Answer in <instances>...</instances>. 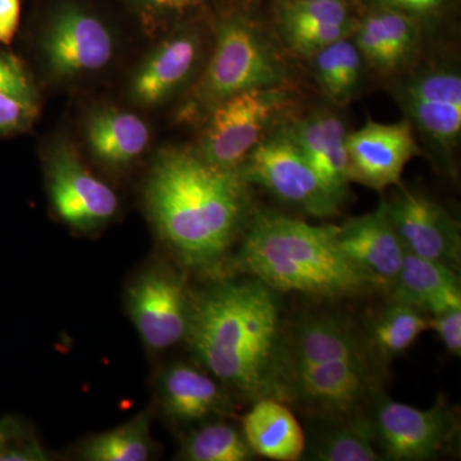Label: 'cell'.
Listing matches in <instances>:
<instances>
[{
  "label": "cell",
  "mask_w": 461,
  "mask_h": 461,
  "mask_svg": "<svg viewBox=\"0 0 461 461\" xmlns=\"http://www.w3.org/2000/svg\"><path fill=\"white\" fill-rule=\"evenodd\" d=\"M284 323L262 281H227L194 300L186 339L203 366L249 402L278 396Z\"/></svg>",
  "instance_id": "obj_1"
},
{
  "label": "cell",
  "mask_w": 461,
  "mask_h": 461,
  "mask_svg": "<svg viewBox=\"0 0 461 461\" xmlns=\"http://www.w3.org/2000/svg\"><path fill=\"white\" fill-rule=\"evenodd\" d=\"M147 203L160 235L189 267L218 262L251 217L249 184L240 169L212 165L185 149L158 158Z\"/></svg>",
  "instance_id": "obj_2"
},
{
  "label": "cell",
  "mask_w": 461,
  "mask_h": 461,
  "mask_svg": "<svg viewBox=\"0 0 461 461\" xmlns=\"http://www.w3.org/2000/svg\"><path fill=\"white\" fill-rule=\"evenodd\" d=\"M382 369L342 315L312 312L282 330L278 396L313 420L364 414L382 393Z\"/></svg>",
  "instance_id": "obj_3"
},
{
  "label": "cell",
  "mask_w": 461,
  "mask_h": 461,
  "mask_svg": "<svg viewBox=\"0 0 461 461\" xmlns=\"http://www.w3.org/2000/svg\"><path fill=\"white\" fill-rule=\"evenodd\" d=\"M239 264L276 293L341 299L372 285L348 262L336 242V224H311L273 212H257L247 224Z\"/></svg>",
  "instance_id": "obj_4"
},
{
  "label": "cell",
  "mask_w": 461,
  "mask_h": 461,
  "mask_svg": "<svg viewBox=\"0 0 461 461\" xmlns=\"http://www.w3.org/2000/svg\"><path fill=\"white\" fill-rule=\"evenodd\" d=\"M273 30L251 5H233L217 18L204 71L182 104L184 121H204L223 99L256 87L291 84V68Z\"/></svg>",
  "instance_id": "obj_5"
},
{
  "label": "cell",
  "mask_w": 461,
  "mask_h": 461,
  "mask_svg": "<svg viewBox=\"0 0 461 461\" xmlns=\"http://www.w3.org/2000/svg\"><path fill=\"white\" fill-rule=\"evenodd\" d=\"M393 96L415 136L445 172H455L461 139V72L448 58H423L393 78Z\"/></svg>",
  "instance_id": "obj_6"
},
{
  "label": "cell",
  "mask_w": 461,
  "mask_h": 461,
  "mask_svg": "<svg viewBox=\"0 0 461 461\" xmlns=\"http://www.w3.org/2000/svg\"><path fill=\"white\" fill-rule=\"evenodd\" d=\"M295 107L290 85L233 94L206 115L196 153L212 165L239 169L257 145L293 120Z\"/></svg>",
  "instance_id": "obj_7"
},
{
  "label": "cell",
  "mask_w": 461,
  "mask_h": 461,
  "mask_svg": "<svg viewBox=\"0 0 461 461\" xmlns=\"http://www.w3.org/2000/svg\"><path fill=\"white\" fill-rule=\"evenodd\" d=\"M375 444L384 460L435 459L456 446L460 420L445 397L429 409L412 408L379 395L371 405Z\"/></svg>",
  "instance_id": "obj_8"
},
{
  "label": "cell",
  "mask_w": 461,
  "mask_h": 461,
  "mask_svg": "<svg viewBox=\"0 0 461 461\" xmlns=\"http://www.w3.org/2000/svg\"><path fill=\"white\" fill-rule=\"evenodd\" d=\"M282 127L245 158L239 167L242 177L300 213L315 218L336 217L341 205L332 198Z\"/></svg>",
  "instance_id": "obj_9"
},
{
  "label": "cell",
  "mask_w": 461,
  "mask_h": 461,
  "mask_svg": "<svg viewBox=\"0 0 461 461\" xmlns=\"http://www.w3.org/2000/svg\"><path fill=\"white\" fill-rule=\"evenodd\" d=\"M42 57L60 80H76L103 71L114 57L113 33L104 21L80 5H60L45 27Z\"/></svg>",
  "instance_id": "obj_10"
},
{
  "label": "cell",
  "mask_w": 461,
  "mask_h": 461,
  "mask_svg": "<svg viewBox=\"0 0 461 461\" xmlns=\"http://www.w3.org/2000/svg\"><path fill=\"white\" fill-rule=\"evenodd\" d=\"M384 198L388 221L408 253L459 272L460 224L445 206L424 194L406 189Z\"/></svg>",
  "instance_id": "obj_11"
},
{
  "label": "cell",
  "mask_w": 461,
  "mask_h": 461,
  "mask_svg": "<svg viewBox=\"0 0 461 461\" xmlns=\"http://www.w3.org/2000/svg\"><path fill=\"white\" fill-rule=\"evenodd\" d=\"M363 9L357 0H273V33L285 50L308 59L353 36Z\"/></svg>",
  "instance_id": "obj_12"
},
{
  "label": "cell",
  "mask_w": 461,
  "mask_h": 461,
  "mask_svg": "<svg viewBox=\"0 0 461 461\" xmlns=\"http://www.w3.org/2000/svg\"><path fill=\"white\" fill-rule=\"evenodd\" d=\"M191 304L180 276L167 269L142 273L129 290V309L139 335L154 351L186 339Z\"/></svg>",
  "instance_id": "obj_13"
},
{
  "label": "cell",
  "mask_w": 461,
  "mask_h": 461,
  "mask_svg": "<svg viewBox=\"0 0 461 461\" xmlns=\"http://www.w3.org/2000/svg\"><path fill=\"white\" fill-rule=\"evenodd\" d=\"M351 182L372 190L397 186L406 165L423 150L411 123L403 118L395 123L369 120L346 135Z\"/></svg>",
  "instance_id": "obj_14"
},
{
  "label": "cell",
  "mask_w": 461,
  "mask_h": 461,
  "mask_svg": "<svg viewBox=\"0 0 461 461\" xmlns=\"http://www.w3.org/2000/svg\"><path fill=\"white\" fill-rule=\"evenodd\" d=\"M48 185L57 213L76 230L98 229L117 212L113 190L96 178L68 145H57L51 150Z\"/></svg>",
  "instance_id": "obj_15"
},
{
  "label": "cell",
  "mask_w": 461,
  "mask_h": 461,
  "mask_svg": "<svg viewBox=\"0 0 461 461\" xmlns=\"http://www.w3.org/2000/svg\"><path fill=\"white\" fill-rule=\"evenodd\" d=\"M203 53L204 39L199 27L190 23L172 27L133 75L130 95L142 107L163 104L190 83Z\"/></svg>",
  "instance_id": "obj_16"
},
{
  "label": "cell",
  "mask_w": 461,
  "mask_h": 461,
  "mask_svg": "<svg viewBox=\"0 0 461 461\" xmlns=\"http://www.w3.org/2000/svg\"><path fill=\"white\" fill-rule=\"evenodd\" d=\"M424 30L414 18L393 9L364 7L353 39L368 69L395 78L421 59Z\"/></svg>",
  "instance_id": "obj_17"
},
{
  "label": "cell",
  "mask_w": 461,
  "mask_h": 461,
  "mask_svg": "<svg viewBox=\"0 0 461 461\" xmlns=\"http://www.w3.org/2000/svg\"><path fill=\"white\" fill-rule=\"evenodd\" d=\"M336 242L348 262L372 287H393L406 250L388 221L384 200L375 211L346 221L336 230Z\"/></svg>",
  "instance_id": "obj_18"
},
{
  "label": "cell",
  "mask_w": 461,
  "mask_h": 461,
  "mask_svg": "<svg viewBox=\"0 0 461 461\" xmlns=\"http://www.w3.org/2000/svg\"><path fill=\"white\" fill-rule=\"evenodd\" d=\"M284 131L299 148L321 184L342 206L350 186L344 120L332 109L321 108L284 124Z\"/></svg>",
  "instance_id": "obj_19"
},
{
  "label": "cell",
  "mask_w": 461,
  "mask_h": 461,
  "mask_svg": "<svg viewBox=\"0 0 461 461\" xmlns=\"http://www.w3.org/2000/svg\"><path fill=\"white\" fill-rule=\"evenodd\" d=\"M159 399L166 414L181 423L205 420L232 408L218 379L184 363L173 364L163 373Z\"/></svg>",
  "instance_id": "obj_20"
},
{
  "label": "cell",
  "mask_w": 461,
  "mask_h": 461,
  "mask_svg": "<svg viewBox=\"0 0 461 461\" xmlns=\"http://www.w3.org/2000/svg\"><path fill=\"white\" fill-rule=\"evenodd\" d=\"M241 430L256 456L276 461L304 457V430L286 403L275 397L254 402L242 420Z\"/></svg>",
  "instance_id": "obj_21"
},
{
  "label": "cell",
  "mask_w": 461,
  "mask_h": 461,
  "mask_svg": "<svg viewBox=\"0 0 461 461\" xmlns=\"http://www.w3.org/2000/svg\"><path fill=\"white\" fill-rule=\"evenodd\" d=\"M456 271L406 251L402 271L391 288V300L414 306L429 317L461 308Z\"/></svg>",
  "instance_id": "obj_22"
},
{
  "label": "cell",
  "mask_w": 461,
  "mask_h": 461,
  "mask_svg": "<svg viewBox=\"0 0 461 461\" xmlns=\"http://www.w3.org/2000/svg\"><path fill=\"white\" fill-rule=\"evenodd\" d=\"M86 139L94 156L109 166H124L138 159L150 142V130L138 114L104 108L91 114Z\"/></svg>",
  "instance_id": "obj_23"
},
{
  "label": "cell",
  "mask_w": 461,
  "mask_h": 461,
  "mask_svg": "<svg viewBox=\"0 0 461 461\" xmlns=\"http://www.w3.org/2000/svg\"><path fill=\"white\" fill-rule=\"evenodd\" d=\"M321 427L305 446V459L318 461L384 460L375 444L369 414L315 420Z\"/></svg>",
  "instance_id": "obj_24"
},
{
  "label": "cell",
  "mask_w": 461,
  "mask_h": 461,
  "mask_svg": "<svg viewBox=\"0 0 461 461\" xmlns=\"http://www.w3.org/2000/svg\"><path fill=\"white\" fill-rule=\"evenodd\" d=\"M305 60L321 94L338 105L348 104L359 94L368 69L353 36L333 42Z\"/></svg>",
  "instance_id": "obj_25"
},
{
  "label": "cell",
  "mask_w": 461,
  "mask_h": 461,
  "mask_svg": "<svg viewBox=\"0 0 461 461\" xmlns=\"http://www.w3.org/2000/svg\"><path fill=\"white\" fill-rule=\"evenodd\" d=\"M429 330V315L414 306L390 300L369 318L366 346L382 366L405 354L424 330Z\"/></svg>",
  "instance_id": "obj_26"
},
{
  "label": "cell",
  "mask_w": 461,
  "mask_h": 461,
  "mask_svg": "<svg viewBox=\"0 0 461 461\" xmlns=\"http://www.w3.org/2000/svg\"><path fill=\"white\" fill-rule=\"evenodd\" d=\"M151 453L147 415L93 437L84 446L83 459L90 461H145Z\"/></svg>",
  "instance_id": "obj_27"
},
{
  "label": "cell",
  "mask_w": 461,
  "mask_h": 461,
  "mask_svg": "<svg viewBox=\"0 0 461 461\" xmlns=\"http://www.w3.org/2000/svg\"><path fill=\"white\" fill-rule=\"evenodd\" d=\"M254 456L242 430L224 421L196 429L181 450V459L190 461H249Z\"/></svg>",
  "instance_id": "obj_28"
},
{
  "label": "cell",
  "mask_w": 461,
  "mask_h": 461,
  "mask_svg": "<svg viewBox=\"0 0 461 461\" xmlns=\"http://www.w3.org/2000/svg\"><path fill=\"white\" fill-rule=\"evenodd\" d=\"M149 32L177 26L204 7L205 0H127Z\"/></svg>",
  "instance_id": "obj_29"
},
{
  "label": "cell",
  "mask_w": 461,
  "mask_h": 461,
  "mask_svg": "<svg viewBox=\"0 0 461 461\" xmlns=\"http://www.w3.org/2000/svg\"><path fill=\"white\" fill-rule=\"evenodd\" d=\"M453 2L454 0H362L364 7L393 9L414 18L424 29L444 17Z\"/></svg>",
  "instance_id": "obj_30"
},
{
  "label": "cell",
  "mask_w": 461,
  "mask_h": 461,
  "mask_svg": "<svg viewBox=\"0 0 461 461\" xmlns=\"http://www.w3.org/2000/svg\"><path fill=\"white\" fill-rule=\"evenodd\" d=\"M0 91L35 104L38 99L35 86L26 69L20 60L9 54L0 53Z\"/></svg>",
  "instance_id": "obj_31"
},
{
  "label": "cell",
  "mask_w": 461,
  "mask_h": 461,
  "mask_svg": "<svg viewBox=\"0 0 461 461\" xmlns=\"http://www.w3.org/2000/svg\"><path fill=\"white\" fill-rule=\"evenodd\" d=\"M38 114V104L0 91V135L23 131Z\"/></svg>",
  "instance_id": "obj_32"
},
{
  "label": "cell",
  "mask_w": 461,
  "mask_h": 461,
  "mask_svg": "<svg viewBox=\"0 0 461 461\" xmlns=\"http://www.w3.org/2000/svg\"><path fill=\"white\" fill-rule=\"evenodd\" d=\"M429 329L435 330L446 350L454 357L461 355V308L450 309L429 317Z\"/></svg>",
  "instance_id": "obj_33"
},
{
  "label": "cell",
  "mask_w": 461,
  "mask_h": 461,
  "mask_svg": "<svg viewBox=\"0 0 461 461\" xmlns=\"http://www.w3.org/2000/svg\"><path fill=\"white\" fill-rule=\"evenodd\" d=\"M20 0H0V42L9 44L20 23Z\"/></svg>",
  "instance_id": "obj_34"
},
{
  "label": "cell",
  "mask_w": 461,
  "mask_h": 461,
  "mask_svg": "<svg viewBox=\"0 0 461 461\" xmlns=\"http://www.w3.org/2000/svg\"><path fill=\"white\" fill-rule=\"evenodd\" d=\"M47 459V454L36 441L18 444L14 439L0 453V461H42Z\"/></svg>",
  "instance_id": "obj_35"
},
{
  "label": "cell",
  "mask_w": 461,
  "mask_h": 461,
  "mask_svg": "<svg viewBox=\"0 0 461 461\" xmlns=\"http://www.w3.org/2000/svg\"><path fill=\"white\" fill-rule=\"evenodd\" d=\"M18 426L12 418L0 420V453L16 439Z\"/></svg>",
  "instance_id": "obj_36"
},
{
  "label": "cell",
  "mask_w": 461,
  "mask_h": 461,
  "mask_svg": "<svg viewBox=\"0 0 461 461\" xmlns=\"http://www.w3.org/2000/svg\"><path fill=\"white\" fill-rule=\"evenodd\" d=\"M357 2H362V0H357Z\"/></svg>",
  "instance_id": "obj_37"
}]
</instances>
